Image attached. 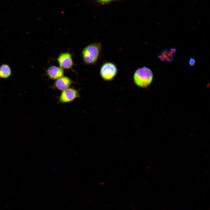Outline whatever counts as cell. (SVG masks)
Listing matches in <instances>:
<instances>
[{
	"label": "cell",
	"instance_id": "1",
	"mask_svg": "<svg viewBox=\"0 0 210 210\" xmlns=\"http://www.w3.org/2000/svg\"><path fill=\"white\" fill-rule=\"evenodd\" d=\"M102 49L100 42L91 43L85 46L82 51V56L86 65L95 64L99 59Z\"/></svg>",
	"mask_w": 210,
	"mask_h": 210
},
{
	"label": "cell",
	"instance_id": "2",
	"mask_svg": "<svg viewBox=\"0 0 210 210\" xmlns=\"http://www.w3.org/2000/svg\"><path fill=\"white\" fill-rule=\"evenodd\" d=\"M153 74L151 70L146 66L137 69L133 75V80L135 84L141 88H146L151 83Z\"/></svg>",
	"mask_w": 210,
	"mask_h": 210
},
{
	"label": "cell",
	"instance_id": "4",
	"mask_svg": "<svg viewBox=\"0 0 210 210\" xmlns=\"http://www.w3.org/2000/svg\"><path fill=\"white\" fill-rule=\"evenodd\" d=\"M80 90L73 88H69L62 91L58 97V103L64 104L71 102L77 98L80 97Z\"/></svg>",
	"mask_w": 210,
	"mask_h": 210
},
{
	"label": "cell",
	"instance_id": "10",
	"mask_svg": "<svg viewBox=\"0 0 210 210\" xmlns=\"http://www.w3.org/2000/svg\"><path fill=\"white\" fill-rule=\"evenodd\" d=\"M98 5H106L114 2L121 1L123 0H93Z\"/></svg>",
	"mask_w": 210,
	"mask_h": 210
},
{
	"label": "cell",
	"instance_id": "11",
	"mask_svg": "<svg viewBox=\"0 0 210 210\" xmlns=\"http://www.w3.org/2000/svg\"><path fill=\"white\" fill-rule=\"evenodd\" d=\"M189 64L191 66H193L195 64V60L193 58H190L189 60Z\"/></svg>",
	"mask_w": 210,
	"mask_h": 210
},
{
	"label": "cell",
	"instance_id": "6",
	"mask_svg": "<svg viewBox=\"0 0 210 210\" xmlns=\"http://www.w3.org/2000/svg\"><path fill=\"white\" fill-rule=\"evenodd\" d=\"M74 83L69 77L63 76L56 80L51 87L53 89H56L60 91L66 89Z\"/></svg>",
	"mask_w": 210,
	"mask_h": 210
},
{
	"label": "cell",
	"instance_id": "12",
	"mask_svg": "<svg viewBox=\"0 0 210 210\" xmlns=\"http://www.w3.org/2000/svg\"></svg>",
	"mask_w": 210,
	"mask_h": 210
},
{
	"label": "cell",
	"instance_id": "5",
	"mask_svg": "<svg viewBox=\"0 0 210 210\" xmlns=\"http://www.w3.org/2000/svg\"><path fill=\"white\" fill-rule=\"evenodd\" d=\"M72 55L69 51L61 52L56 59L59 67L63 69H71L75 72L73 69L74 64Z\"/></svg>",
	"mask_w": 210,
	"mask_h": 210
},
{
	"label": "cell",
	"instance_id": "8",
	"mask_svg": "<svg viewBox=\"0 0 210 210\" xmlns=\"http://www.w3.org/2000/svg\"><path fill=\"white\" fill-rule=\"evenodd\" d=\"M175 48H171L169 50H164L158 55V57L162 61L171 62L173 59V55L176 52Z\"/></svg>",
	"mask_w": 210,
	"mask_h": 210
},
{
	"label": "cell",
	"instance_id": "7",
	"mask_svg": "<svg viewBox=\"0 0 210 210\" xmlns=\"http://www.w3.org/2000/svg\"><path fill=\"white\" fill-rule=\"evenodd\" d=\"M64 74L63 69L55 65H52L46 70L45 75L50 79L56 80L64 76Z\"/></svg>",
	"mask_w": 210,
	"mask_h": 210
},
{
	"label": "cell",
	"instance_id": "3",
	"mask_svg": "<svg viewBox=\"0 0 210 210\" xmlns=\"http://www.w3.org/2000/svg\"><path fill=\"white\" fill-rule=\"evenodd\" d=\"M118 72L117 67L114 63L107 62L101 66L99 73L100 76L104 80L111 81L114 79Z\"/></svg>",
	"mask_w": 210,
	"mask_h": 210
},
{
	"label": "cell",
	"instance_id": "9",
	"mask_svg": "<svg viewBox=\"0 0 210 210\" xmlns=\"http://www.w3.org/2000/svg\"><path fill=\"white\" fill-rule=\"evenodd\" d=\"M12 74L11 69L10 66L7 64H3L0 66V78L7 79Z\"/></svg>",
	"mask_w": 210,
	"mask_h": 210
}]
</instances>
